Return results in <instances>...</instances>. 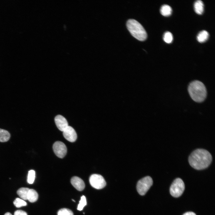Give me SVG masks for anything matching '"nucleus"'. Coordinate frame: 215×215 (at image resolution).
<instances>
[{"label": "nucleus", "mask_w": 215, "mask_h": 215, "mask_svg": "<svg viewBox=\"0 0 215 215\" xmlns=\"http://www.w3.org/2000/svg\"><path fill=\"white\" fill-rule=\"evenodd\" d=\"M57 215H74L73 212L70 209L63 208L59 210Z\"/></svg>", "instance_id": "21"}, {"label": "nucleus", "mask_w": 215, "mask_h": 215, "mask_svg": "<svg viewBox=\"0 0 215 215\" xmlns=\"http://www.w3.org/2000/svg\"><path fill=\"white\" fill-rule=\"evenodd\" d=\"M185 188V184L183 180L180 178H177L174 180L171 186L170 194L174 197H179L182 194Z\"/></svg>", "instance_id": "4"}, {"label": "nucleus", "mask_w": 215, "mask_h": 215, "mask_svg": "<svg viewBox=\"0 0 215 215\" xmlns=\"http://www.w3.org/2000/svg\"><path fill=\"white\" fill-rule=\"evenodd\" d=\"M153 183L152 178L145 176L139 180L137 184L136 188L139 194L141 195H145Z\"/></svg>", "instance_id": "5"}, {"label": "nucleus", "mask_w": 215, "mask_h": 215, "mask_svg": "<svg viewBox=\"0 0 215 215\" xmlns=\"http://www.w3.org/2000/svg\"><path fill=\"white\" fill-rule=\"evenodd\" d=\"M160 12L162 15L165 16H168L171 14L172 12V9L171 7L168 5L164 4L161 7Z\"/></svg>", "instance_id": "14"}, {"label": "nucleus", "mask_w": 215, "mask_h": 215, "mask_svg": "<svg viewBox=\"0 0 215 215\" xmlns=\"http://www.w3.org/2000/svg\"><path fill=\"white\" fill-rule=\"evenodd\" d=\"M30 189L27 188H21L17 191L18 195L23 199L27 200V196Z\"/></svg>", "instance_id": "15"}, {"label": "nucleus", "mask_w": 215, "mask_h": 215, "mask_svg": "<svg viewBox=\"0 0 215 215\" xmlns=\"http://www.w3.org/2000/svg\"><path fill=\"white\" fill-rule=\"evenodd\" d=\"M63 134L66 139L71 142H75L77 138V134L75 130L69 126L63 131Z\"/></svg>", "instance_id": "8"}, {"label": "nucleus", "mask_w": 215, "mask_h": 215, "mask_svg": "<svg viewBox=\"0 0 215 215\" xmlns=\"http://www.w3.org/2000/svg\"><path fill=\"white\" fill-rule=\"evenodd\" d=\"M212 160L211 153L207 150L198 149L190 155L188 161L190 165L195 169L202 170L207 168Z\"/></svg>", "instance_id": "1"}, {"label": "nucleus", "mask_w": 215, "mask_h": 215, "mask_svg": "<svg viewBox=\"0 0 215 215\" xmlns=\"http://www.w3.org/2000/svg\"><path fill=\"white\" fill-rule=\"evenodd\" d=\"M86 205L87 202L86 197L83 195L81 197V199L77 207V210L80 211H82Z\"/></svg>", "instance_id": "20"}, {"label": "nucleus", "mask_w": 215, "mask_h": 215, "mask_svg": "<svg viewBox=\"0 0 215 215\" xmlns=\"http://www.w3.org/2000/svg\"><path fill=\"white\" fill-rule=\"evenodd\" d=\"M38 197L37 192L33 189H30L27 196V200L31 202H33L37 200Z\"/></svg>", "instance_id": "11"}, {"label": "nucleus", "mask_w": 215, "mask_h": 215, "mask_svg": "<svg viewBox=\"0 0 215 215\" xmlns=\"http://www.w3.org/2000/svg\"><path fill=\"white\" fill-rule=\"evenodd\" d=\"M163 39L165 42L168 43H171L173 40V35L171 32L167 31L164 34Z\"/></svg>", "instance_id": "18"}, {"label": "nucleus", "mask_w": 215, "mask_h": 215, "mask_svg": "<svg viewBox=\"0 0 215 215\" xmlns=\"http://www.w3.org/2000/svg\"><path fill=\"white\" fill-rule=\"evenodd\" d=\"M89 182L92 187L97 189H101L106 185V182L103 177L98 174L92 175L90 177Z\"/></svg>", "instance_id": "6"}, {"label": "nucleus", "mask_w": 215, "mask_h": 215, "mask_svg": "<svg viewBox=\"0 0 215 215\" xmlns=\"http://www.w3.org/2000/svg\"><path fill=\"white\" fill-rule=\"evenodd\" d=\"M72 200H73V202H75V201L74 200H73V199H72Z\"/></svg>", "instance_id": "25"}, {"label": "nucleus", "mask_w": 215, "mask_h": 215, "mask_svg": "<svg viewBox=\"0 0 215 215\" xmlns=\"http://www.w3.org/2000/svg\"><path fill=\"white\" fill-rule=\"evenodd\" d=\"M4 215H12L9 212H7Z\"/></svg>", "instance_id": "24"}, {"label": "nucleus", "mask_w": 215, "mask_h": 215, "mask_svg": "<svg viewBox=\"0 0 215 215\" xmlns=\"http://www.w3.org/2000/svg\"><path fill=\"white\" fill-rule=\"evenodd\" d=\"M182 215H196V214L193 212H188L185 213Z\"/></svg>", "instance_id": "23"}, {"label": "nucleus", "mask_w": 215, "mask_h": 215, "mask_svg": "<svg viewBox=\"0 0 215 215\" xmlns=\"http://www.w3.org/2000/svg\"><path fill=\"white\" fill-rule=\"evenodd\" d=\"M13 204L15 206L18 208L25 206L27 205L25 201L19 198H16L13 202Z\"/></svg>", "instance_id": "17"}, {"label": "nucleus", "mask_w": 215, "mask_h": 215, "mask_svg": "<svg viewBox=\"0 0 215 215\" xmlns=\"http://www.w3.org/2000/svg\"><path fill=\"white\" fill-rule=\"evenodd\" d=\"M195 12L197 14H202L204 11V4L203 2L199 0L195 2L194 5Z\"/></svg>", "instance_id": "12"}, {"label": "nucleus", "mask_w": 215, "mask_h": 215, "mask_svg": "<svg viewBox=\"0 0 215 215\" xmlns=\"http://www.w3.org/2000/svg\"><path fill=\"white\" fill-rule=\"evenodd\" d=\"M54 120L57 127L62 131H63L68 126L67 120L62 116L57 115Z\"/></svg>", "instance_id": "9"}, {"label": "nucleus", "mask_w": 215, "mask_h": 215, "mask_svg": "<svg viewBox=\"0 0 215 215\" xmlns=\"http://www.w3.org/2000/svg\"><path fill=\"white\" fill-rule=\"evenodd\" d=\"M188 90L191 99L197 103L203 102L207 96V90L205 85L198 80L191 82L188 87Z\"/></svg>", "instance_id": "2"}, {"label": "nucleus", "mask_w": 215, "mask_h": 215, "mask_svg": "<svg viewBox=\"0 0 215 215\" xmlns=\"http://www.w3.org/2000/svg\"><path fill=\"white\" fill-rule=\"evenodd\" d=\"M35 177V172L33 170H30L29 171L27 176V182L30 184H33L34 181Z\"/></svg>", "instance_id": "19"}, {"label": "nucleus", "mask_w": 215, "mask_h": 215, "mask_svg": "<svg viewBox=\"0 0 215 215\" xmlns=\"http://www.w3.org/2000/svg\"><path fill=\"white\" fill-rule=\"evenodd\" d=\"M209 35L208 32L203 30L200 32L197 36V41L199 42L202 43L207 41L209 37Z\"/></svg>", "instance_id": "13"}, {"label": "nucleus", "mask_w": 215, "mask_h": 215, "mask_svg": "<svg viewBox=\"0 0 215 215\" xmlns=\"http://www.w3.org/2000/svg\"><path fill=\"white\" fill-rule=\"evenodd\" d=\"M53 148L55 153L59 158H62L66 155L67 148L64 144L62 142L59 141L55 142Z\"/></svg>", "instance_id": "7"}, {"label": "nucleus", "mask_w": 215, "mask_h": 215, "mask_svg": "<svg viewBox=\"0 0 215 215\" xmlns=\"http://www.w3.org/2000/svg\"><path fill=\"white\" fill-rule=\"evenodd\" d=\"M70 182L73 186L78 191H82L85 188V185L84 181L78 177H72Z\"/></svg>", "instance_id": "10"}, {"label": "nucleus", "mask_w": 215, "mask_h": 215, "mask_svg": "<svg viewBox=\"0 0 215 215\" xmlns=\"http://www.w3.org/2000/svg\"><path fill=\"white\" fill-rule=\"evenodd\" d=\"M10 138V134L7 130L0 128V142H4L7 141Z\"/></svg>", "instance_id": "16"}, {"label": "nucleus", "mask_w": 215, "mask_h": 215, "mask_svg": "<svg viewBox=\"0 0 215 215\" xmlns=\"http://www.w3.org/2000/svg\"><path fill=\"white\" fill-rule=\"evenodd\" d=\"M127 27L131 34L140 41H144L147 38V33L142 26L134 19H129L127 22Z\"/></svg>", "instance_id": "3"}, {"label": "nucleus", "mask_w": 215, "mask_h": 215, "mask_svg": "<svg viewBox=\"0 0 215 215\" xmlns=\"http://www.w3.org/2000/svg\"><path fill=\"white\" fill-rule=\"evenodd\" d=\"M14 215H27V213L22 210H17L14 213Z\"/></svg>", "instance_id": "22"}]
</instances>
